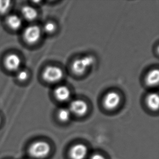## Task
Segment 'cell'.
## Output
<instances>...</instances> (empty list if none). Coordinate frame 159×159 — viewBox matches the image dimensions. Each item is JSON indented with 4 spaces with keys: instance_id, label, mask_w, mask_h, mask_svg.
Returning a JSON list of instances; mask_svg holds the SVG:
<instances>
[{
    "instance_id": "14",
    "label": "cell",
    "mask_w": 159,
    "mask_h": 159,
    "mask_svg": "<svg viewBox=\"0 0 159 159\" xmlns=\"http://www.w3.org/2000/svg\"><path fill=\"white\" fill-rule=\"evenodd\" d=\"M71 112L69 109L61 108L58 112L59 120L62 122H66L71 118Z\"/></svg>"
},
{
    "instance_id": "10",
    "label": "cell",
    "mask_w": 159,
    "mask_h": 159,
    "mask_svg": "<svg viewBox=\"0 0 159 159\" xmlns=\"http://www.w3.org/2000/svg\"><path fill=\"white\" fill-rule=\"evenodd\" d=\"M159 71L158 69H153L147 75L146 82L148 86L153 87L159 84Z\"/></svg>"
},
{
    "instance_id": "7",
    "label": "cell",
    "mask_w": 159,
    "mask_h": 159,
    "mask_svg": "<svg viewBox=\"0 0 159 159\" xmlns=\"http://www.w3.org/2000/svg\"><path fill=\"white\" fill-rule=\"evenodd\" d=\"M88 154V149L83 144H75L71 148L69 155L71 159H85Z\"/></svg>"
},
{
    "instance_id": "18",
    "label": "cell",
    "mask_w": 159,
    "mask_h": 159,
    "mask_svg": "<svg viewBox=\"0 0 159 159\" xmlns=\"http://www.w3.org/2000/svg\"><path fill=\"white\" fill-rule=\"evenodd\" d=\"M91 159H106V158L104 157L103 155L96 154L93 155L92 157H91Z\"/></svg>"
},
{
    "instance_id": "5",
    "label": "cell",
    "mask_w": 159,
    "mask_h": 159,
    "mask_svg": "<svg viewBox=\"0 0 159 159\" xmlns=\"http://www.w3.org/2000/svg\"><path fill=\"white\" fill-rule=\"evenodd\" d=\"M69 110L71 113L78 116L85 115L88 111L89 107L86 102L82 99H75L70 104Z\"/></svg>"
},
{
    "instance_id": "15",
    "label": "cell",
    "mask_w": 159,
    "mask_h": 159,
    "mask_svg": "<svg viewBox=\"0 0 159 159\" xmlns=\"http://www.w3.org/2000/svg\"><path fill=\"white\" fill-rule=\"evenodd\" d=\"M11 3L10 1H0V14H4L9 11Z\"/></svg>"
},
{
    "instance_id": "17",
    "label": "cell",
    "mask_w": 159,
    "mask_h": 159,
    "mask_svg": "<svg viewBox=\"0 0 159 159\" xmlns=\"http://www.w3.org/2000/svg\"><path fill=\"white\" fill-rule=\"evenodd\" d=\"M17 79L19 81L24 82L28 79V73L27 71L25 70H22L18 72L17 73Z\"/></svg>"
},
{
    "instance_id": "6",
    "label": "cell",
    "mask_w": 159,
    "mask_h": 159,
    "mask_svg": "<svg viewBox=\"0 0 159 159\" xmlns=\"http://www.w3.org/2000/svg\"><path fill=\"white\" fill-rule=\"evenodd\" d=\"M120 102V97L115 91H110L104 97L103 105L109 110H114L118 107Z\"/></svg>"
},
{
    "instance_id": "19",
    "label": "cell",
    "mask_w": 159,
    "mask_h": 159,
    "mask_svg": "<svg viewBox=\"0 0 159 159\" xmlns=\"http://www.w3.org/2000/svg\"><path fill=\"white\" fill-rule=\"evenodd\" d=\"M1 117H0V123H1Z\"/></svg>"
},
{
    "instance_id": "13",
    "label": "cell",
    "mask_w": 159,
    "mask_h": 159,
    "mask_svg": "<svg viewBox=\"0 0 159 159\" xmlns=\"http://www.w3.org/2000/svg\"><path fill=\"white\" fill-rule=\"evenodd\" d=\"M7 23L9 27L13 30H17L21 27L22 21L21 19L16 15H11L7 19Z\"/></svg>"
},
{
    "instance_id": "8",
    "label": "cell",
    "mask_w": 159,
    "mask_h": 159,
    "mask_svg": "<svg viewBox=\"0 0 159 159\" xmlns=\"http://www.w3.org/2000/svg\"><path fill=\"white\" fill-rule=\"evenodd\" d=\"M21 64V60L17 54L12 53L7 56L4 59V65L7 69L11 71H17Z\"/></svg>"
},
{
    "instance_id": "1",
    "label": "cell",
    "mask_w": 159,
    "mask_h": 159,
    "mask_svg": "<svg viewBox=\"0 0 159 159\" xmlns=\"http://www.w3.org/2000/svg\"><path fill=\"white\" fill-rule=\"evenodd\" d=\"M51 151L50 144L45 141H37L30 145L29 153L33 157L42 159L48 156Z\"/></svg>"
},
{
    "instance_id": "9",
    "label": "cell",
    "mask_w": 159,
    "mask_h": 159,
    "mask_svg": "<svg viewBox=\"0 0 159 159\" xmlns=\"http://www.w3.org/2000/svg\"><path fill=\"white\" fill-rule=\"evenodd\" d=\"M54 95L59 101L66 102L71 97V91L66 86L60 85L54 90Z\"/></svg>"
},
{
    "instance_id": "4",
    "label": "cell",
    "mask_w": 159,
    "mask_h": 159,
    "mask_svg": "<svg viewBox=\"0 0 159 159\" xmlns=\"http://www.w3.org/2000/svg\"><path fill=\"white\" fill-rule=\"evenodd\" d=\"M41 36V29L37 25L28 26L24 31V39L27 43L34 44L39 41Z\"/></svg>"
},
{
    "instance_id": "12",
    "label": "cell",
    "mask_w": 159,
    "mask_h": 159,
    "mask_svg": "<svg viewBox=\"0 0 159 159\" xmlns=\"http://www.w3.org/2000/svg\"><path fill=\"white\" fill-rule=\"evenodd\" d=\"M147 106L150 109L156 111L159 108V95L157 93H150L147 95L146 98Z\"/></svg>"
},
{
    "instance_id": "11",
    "label": "cell",
    "mask_w": 159,
    "mask_h": 159,
    "mask_svg": "<svg viewBox=\"0 0 159 159\" xmlns=\"http://www.w3.org/2000/svg\"><path fill=\"white\" fill-rule=\"evenodd\" d=\"M21 13L23 17L28 21H33L36 19L38 16L37 10L30 6L23 7L21 9Z\"/></svg>"
},
{
    "instance_id": "16",
    "label": "cell",
    "mask_w": 159,
    "mask_h": 159,
    "mask_svg": "<svg viewBox=\"0 0 159 159\" xmlns=\"http://www.w3.org/2000/svg\"><path fill=\"white\" fill-rule=\"evenodd\" d=\"M56 26L52 22H48L43 26V30L48 33H52L56 30Z\"/></svg>"
},
{
    "instance_id": "2",
    "label": "cell",
    "mask_w": 159,
    "mask_h": 159,
    "mask_svg": "<svg viewBox=\"0 0 159 159\" xmlns=\"http://www.w3.org/2000/svg\"><path fill=\"white\" fill-rule=\"evenodd\" d=\"M95 61L93 56H86L74 60L72 65V70L73 73L81 75L90 67L93 66Z\"/></svg>"
},
{
    "instance_id": "3",
    "label": "cell",
    "mask_w": 159,
    "mask_h": 159,
    "mask_svg": "<svg viewBox=\"0 0 159 159\" xmlns=\"http://www.w3.org/2000/svg\"><path fill=\"white\" fill-rule=\"evenodd\" d=\"M64 73L60 67L54 65L46 67L43 72V80L49 83H55L62 79Z\"/></svg>"
}]
</instances>
